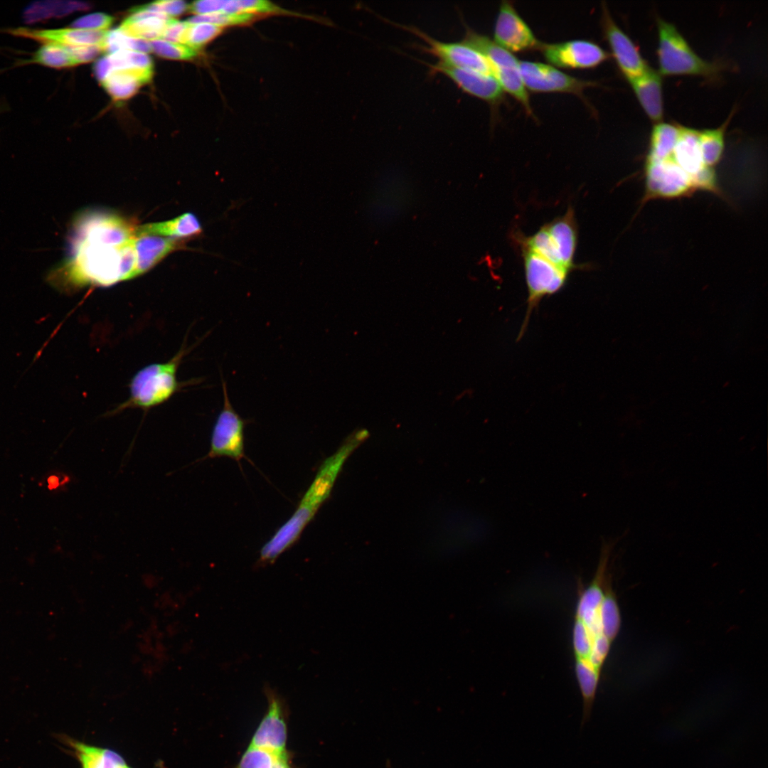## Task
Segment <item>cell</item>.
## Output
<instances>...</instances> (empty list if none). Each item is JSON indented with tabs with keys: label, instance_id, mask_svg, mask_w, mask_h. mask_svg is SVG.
I'll list each match as a JSON object with an SVG mask.
<instances>
[{
	"label": "cell",
	"instance_id": "cell-21",
	"mask_svg": "<svg viewBox=\"0 0 768 768\" xmlns=\"http://www.w3.org/2000/svg\"><path fill=\"white\" fill-rule=\"evenodd\" d=\"M171 18L161 13L134 7L119 28L127 36L144 40L161 39Z\"/></svg>",
	"mask_w": 768,
	"mask_h": 768
},
{
	"label": "cell",
	"instance_id": "cell-25",
	"mask_svg": "<svg viewBox=\"0 0 768 768\" xmlns=\"http://www.w3.org/2000/svg\"><path fill=\"white\" fill-rule=\"evenodd\" d=\"M152 75L151 70H114L101 84L113 100L120 101L134 95L142 85L151 80Z\"/></svg>",
	"mask_w": 768,
	"mask_h": 768
},
{
	"label": "cell",
	"instance_id": "cell-3",
	"mask_svg": "<svg viewBox=\"0 0 768 768\" xmlns=\"http://www.w3.org/2000/svg\"><path fill=\"white\" fill-rule=\"evenodd\" d=\"M523 260L527 287V309L518 334L523 336L533 311L543 298L562 290L575 263L578 226L575 210L569 206L565 213L543 225L535 233L513 236Z\"/></svg>",
	"mask_w": 768,
	"mask_h": 768
},
{
	"label": "cell",
	"instance_id": "cell-17",
	"mask_svg": "<svg viewBox=\"0 0 768 768\" xmlns=\"http://www.w3.org/2000/svg\"><path fill=\"white\" fill-rule=\"evenodd\" d=\"M6 33L41 43H55L65 46H100L104 51L107 31H88L75 28L36 29L26 27L9 28Z\"/></svg>",
	"mask_w": 768,
	"mask_h": 768
},
{
	"label": "cell",
	"instance_id": "cell-36",
	"mask_svg": "<svg viewBox=\"0 0 768 768\" xmlns=\"http://www.w3.org/2000/svg\"><path fill=\"white\" fill-rule=\"evenodd\" d=\"M113 21V17L110 15L94 13L76 19L71 23V26L88 31H104L112 26Z\"/></svg>",
	"mask_w": 768,
	"mask_h": 768
},
{
	"label": "cell",
	"instance_id": "cell-22",
	"mask_svg": "<svg viewBox=\"0 0 768 768\" xmlns=\"http://www.w3.org/2000/svg\"><path fill=\"white\" fill-rule=\"evenodd\" d=\"M81 768H132L118 752L89 745L70 737L63 738Z\"/></svg>",
	"mask_w": 768,
	"mask_h": 768
},
{
	"label": "cell",
	"instance_id": "cell-10",
	"mask_svg": "<svg viewBox=\"0 0 768 768\" xmlns=\"http://www.w3.org/2000/svg\"><path fill=\"white\" fill-rule=\"evenodd\" d=\"M267 709L253 732L249 746L277 753L285 754L287 750L288 710L284 701L270 687L264 690Z\"/></svg>",
	"mask_w": 768,
	"mask_h": 768
},
{
	"label": "cell",
	"instance_id": "cell-1",
	"mask_svg": "<svg viewBox=\"0 0 768 768\" xmlns=\"http://www.w3.org/2000/svg\"><path fill=\"white\" fill-rule=\"evenodd\" d=\"M136 228L112 213H82L73 225L67 260L52 273V283L73 291L108 287L136 277Z\"/></svg>",
	"mask_w": 768,
	"mask_h": 768
},
{
	"label": "cell",
	"instance_id": "cell-34",
	"mask_svg": "<svg viewBox=\"0 0 768 768\" xmlns=\"http://www.w3.org/2000/svg\"><path fill=\"white\" fill-rule=\"evenodd\" d=\"M222 28V27L210 23H190L184 45L198 50L199 48L216 37L221 32Z\"/></svg>",
	"mask_w": 768,
	"mask_h": 768
},
{
	"label": "cell",
	"instance_id": "cell-39",
	"mask_svg": "<svg viewBox=\"0 0 768 768\" xmlns=\"http://www.w3.org/2000/svg\"><path fill=\"white\" fill-rule=\"evenodd\" d=\"M67 48L78 65L92 60L103 51L100 46H67Z\"/></svg>",
	"mask_w": 768,
	"mask_h": 768
},
{
	"label": "cell",
	"instance_id": "cell-8",
	"mask_svg": "<svg viewBox=\"0 0 768 768\" xmlns=\"http://www.w3.org/2000/svg\"><path fill=\"white\" fill-rule=\"evenodd\" d=\"M223 405L214 424L210 447L201 459L227 457L237 462L245 457L244 431L246 421L235 411L230 402L227 384L222 378Z\"/></svg>",
	"mask_w": 768,
	"mask_h": 768
},
{
	"label": "cell",
	"instance_id": "cell-11",
	"mask_svg": "<svg viewBox=\"0 0 768 768\" xmlns=\"http://www.w3.org/2000/svg\"><path fill=\"white\" fill-rule=\"evenodd\" d=\"M519 70L526 88L533 92L571 93L582 97L585 89L595 85L539 62L519 61Z\"/></svg>",
	"mask_w": 768,
	"mask_h": 768
},
{
	"label": "cell",
	"instance_id": "cell-38",
	"mask_svg": "<svg viewBox=\"0 0 768 768\" xmlns=\"http://www.w3.org/2000/svg\"><path fill=\"white\" fill-rule=\"evenodd\" d=\"M190 23L180 21L173 18L169 20L161 39L176 43L184 44Z\"/></svg>",
	"mask_w": 768,
	"mask_h": 768
},
{
	"label": "cell",
	"instance_id": "cell-13",
	"mask_svg": "<svg viewBox=\"0 0 768 768\" xmlns=\"http://www.w3.org/2000/svg\"><path fill=\"white\" fill-rule=\"evenodd\" d=\"M539 50L550 64L561 68H593L609 57L607 52L598 44L587 40L542 43Z\"/></svg>",
	"mask_w": 768,
	"mask_h": 768
},
{
	"label": "cell",
	"instance_id": "cell-32",
	"mask_svg": "<svg viewBox=\"0 0 768 768\" xmlns=\"http://www.w3.org/2000/svg\"><path fill=\"white\" fill-rule=\"evenodd\" d=\"M122 50L144 53L152 50L150 42L144 39L129 37L119 28L107 31L105 41L104 51L110 54Z\"/></svg>",
	"mask_w": 768,
	"mask_h": 768
},
{
	"label": "cell",
	"instance_id": "cell-40",
	"mask_svg": "<svg viewBox=\"0 0 768 768\" xmlns=\"http://www.w3.org/2000/svg\"><path fill=\"white\" fill-rule=\"evenodd\" d=\"M94 73L100 82L111 74L112 68L107 55L97 60L94 65Z\"/></svg>",
	"mask_w": 768,
	"mask_h": 768
},
{
	"label": "cell",
	"instance_id": "cell-2",
	"mask_svg": "<svg viewBox=\"0 0 768 768\" xmlns=\"http://www.w3.org/2000/svg\"><path fill=\"white\" fill-rule=\"evenodd\" d=\"M612 545L604 544L591 581L578 586L572 631L575 673L582 699V726L590 718L602 671L621 625L609 572Z\"/></svg>",
	"mask_w": 768,
	"mask_h": 768
},
{
	"label": "cell",
	"instance_id": "cell-6",
	"mask_svg": "<svg viewBox=\"0 0 768 768\" xmlns=\"http://www.w3.org/2000/svg\"><path fill=\"white\" fill-rule=\"evenodd\" d=\"M657 26L661 75L712 76L717 73V65L698 55L673 23L658 17Z\"/></svg>",
	"mask_w": 768,
	"mask_h": 768
},
{
	"label": "cell",
	"instance_id": "cell-37",
	"mask_svg": "<svg viewBox=\"0 0 768 768\" xmlns=\"http://www.w3.org/2000/svg\"><path fill=\"white\" fill-rule=\"evenodd\" d=\"M142 9L154 12L161 13L169 18L176 17L183 14L188 9V4L179 0L157 1L146 5L139 6Z\"/></svg>",
	"mask_w": 768,
	"mask_h": 768
},
{
	"label": "cell",
	"instance_id": "cell-14",
	"mask_svg": "<svg viewBox=\"0 0 768 768\" xmlns=\"http://www.w3.org/2000/svg\"><path fill=\"white\" fill-rule=\"evenodd\" d=\"M494 41L509 52L539 50L542 42L510 1H501L497 14Z\"/></svg>",
	"mask_w": 768,
	"mask_h": 768
},
{
	"label": "cell",
	"instance_id": "cell-12",
	"mask_svg": "<svg viewBox=\"0 0 768 768\" xmlns=\"http://www.w3.org/2000/svg\"><path fill=\"white\" fill-rule=\"evenodd\" d=\"M648 198H676L694 191L691 177L670 157L656 159L647 156L645 166Z\"/></svg>",
	"mask_w": 768,
	"mask_h": 768
},
{
	"label": "cell",
	"instance_id": "cell-24",
	"mask_svg": "<svg viewBox=\"0 0 768 768\" xmlns=\"http://www.w3.org/2000/svg\"><path fill=\"white\" fill-rule=\"evenodd\" d=\"M203 233L198 218L191 213H186L174 219L147 223L136 229V235L169 236L178 238H193Z\"/></svg>",
	"mask_w": 768,
	"mask_h": 768
},
{
	"label": "cell",
	"instance_id": "cell-15",
	"mask_svg": "<svg viewBox=\"0 0 768 768\" xmlns=\"http://www.w3.org/2000/svg\"><path fill=\"white\" fill-rule=\"evenodd\" d=\"M429 68V75L442 74L449 78L464 92L484 100L490 105L500 103L504 91L491 75L476 70L452 67L439 62L434 64L423 62Z\"/></svg>",
	"mask_w": 768,
	"mask_h": 768
},
{
	"label": "cell",
	"instance_id": "cell-18",
	"mask_svg": "<svg viewBox=\"0 0 768 768\" xmlns=\"http://www.w3.org/2000/svg\"><path fill=\"white\" fill-rule=\"evenodd\" d=\"M678 137L669 157L691 177L695 190L698 176L713 168L704 164L698 140L699 131L682 126H678Z\"/></svg>",
	"mask_w": 768,
	"mask_h": 768
},
{
	"label": "cell",
	"instance_id": "cell-7",
	"mask_svg": "<svg viewBox=\"0 0 768 768\" xmlns=\"http://www.w3.org/2000/svg\"><path fill=\"white\" fill-rule=\"evenodd\" d=\"M479 51L487 60L493 76L504 92L511 95L532 116L533 110L528 90L523 82L519 60L509 51L496 44L494 40L466 26L463 40Z\"/></svg>",
	"mask_w": 768,
	"mask_h": 768
},
{
	"label": "cell",
	"instance_id": "cell-16",
	"mask_svg": "<svg viewBox=\"0 0 768 768\" xmlns=\"http://www.w3.org/2000/svg\"><path fill=\"white\" fill-rule=\"evenodd\" d=\"M602 25L613 57L625 78L636 77L645 72L649 65L638 47L615 23L605 4L602 5Z\"/></svg>",
	"mask_w": 768,
	"mask_h": 768
},
{
	"label": "cell",
	"instance_id": "cell-28",
	"mask_svg": "<svg viewBox=\"0 0 768 768\" xmlns=\"http://www.w3.org/2000/svg\"><path fill=\"white\" fill-rule=\"evenodd\" d=\"M20 64H37L54 69L78 65L67 46L55 43H41L29 59L22 60Z\"/></svg>",
	"mask_w": 768,
	"mask_h": 768
},
{
	"label": "cell",
	"instance_id": "cell-9",
	"mask_svg": "<svg viewBox=\"0 0 768 768\" xmlns=\"http://www.w3.org/2000/svg\"><path fill=\"white\" fill-rule=\"evenodd\" d=\"M385 21L405 29L422 39L425 44L416 45V48L422 52L437 57L438 58L437 62L452 67L473 70L493 75L490 65L485 57L464 41L461 42H444L435 39L415 26L393 23L387 19H385Z\"/></svg>",
	"mask_w": 768,
	"mask_h": 768
},
{
	"label": "cell",
	"instance_id": "cell-27",
	"mask_svg": "<svg viewBox=\"0 0 768 768\" xmlns=\"http://www.w3.org/2000/svg\"><path fill=\"white\" fill-rule=\"evenodd\" d=\"M90 8V4L80 1L33 2L24 10L23 18L26 22L31 23L50 18L63 17L76 11L87 10Z\"/></svg>",
	"mask_w": 768,
	"mask_h": 768
},
{
	"label": "cell",
	"instance_id": "cell-5",
	"mask_svg": "<svg viewBox=\"0 0 768 768\" xmlns=\"http://www.w3.org/2000/svg\"><path fill=\"white\" fill-rule=\"evenodd\" d=\"M369 436L361 429L352 434L340 448L320 466L314 479L301 499L292 518L306 526L321 504L329 498L335 481L347 458Z\"/></svg>",
	"mask_w": 768,
	"mask_h": 768
},
{
	"label": "cell",
	"instance_id": "cell-30",
	"mask_svg": "<svg viewBox=\"0 0 768 768\" xmlns=\"http://www.w3.org/2000/svg\"><path fill=\"white\" fill-rule=\"evenodd\" d=\"M725 125L699 131L698 140L704 164L710 168L720 160L724 149Z\"/></svg>",
	"mask_w": 768,
	"mask_h": 768
},
{
	"label": "cell",
	"instance_id": "cell-35",
	"mask_svg": "<svg viewBox=\"0 0 768 768\" xmlns=\"http://www.w3.org/2000/svg\"><path fill=\"white\" fill-rule=\"evenodd\" d=\"M255 17L251 14H230L223 13H214L208 14L196 15L191 17L188 22L191 23H210L220 27L236 25L249 22Z\"/></svg>",
	"mask_w": 768,
	"mask_h": 768
},
{
	"label": "cell",
	"instance_id": "cell-33",
	"mask_svg": "<svg viewBox=\"0 0 768 768\" xmlns=\"http://www.w3.org/2000/svg\"><path fill=\"white\" fill-rule=\"evenodd\" d=\"M152 50L159 56L172 60H188L198 54V50L186 45L156 39L150 42Z\"/></svg>",
	"mask_w": 768,
	"mask_h": 768
},
{
	"label": "cell",
	"instance_id": "cell-29",
	"mask_svg": "<svg viewBox=\"0 0 768 768\" xmlns=\"http://www.w3.org/2000/svg\"><path fill=\"white\" fill-rule=\"evenodd\" d=\"M678 126L658 122L654 126L650 139L649 157L663 159L669 157L677 142Z\"/></svg>",
	"mask_w": 768,
	"mask_h": 768
},
{
	"label": "cell",
	"instance_id": "cell-23",
	"mask_svg": "<svg viewBox=\"0 0 768 768\" xmlns=\"http://www.w3.org/2000/svg\"><path fill=\"white\" fill-rule=\"evenodd\" d=\"M188 10L196 15L223 13L230 14L284 11L264 0H202L192 2Z\"/></svg>",
	"mask_w": 768,
	"mask_h": 768
},
{
	"label": "cell",
	"instance_id": "cell-19",
	"mask_svg": "<svg viewBox=\"0 0 768 768\" xmlns=\"http://www.w3.org/2000/svg\"><path fill=\"white\" fill-rule=\"evenodd\" d=\"M627 80L648 117L660 122L663 114L661 74L649 66L642 74Z\"/></svg>",
	"mask_w": 768,
	"mask_h": 768
},
{
	"label": "cell",
	"instance_id": "cell-31",
	"mask_svg": "<svg viewBox=\"0 0 768 768\" xmlns=\"http://www.w3.org/2000/svg\"><path fill=\"white\" fill-rule=\"evenodd\" d=\"M107 56L112 68V73L119 70L153 71L152 60L146 53L122 50L108 54Z\"/></svg>",
	"mask_w": 768,
	"mask_h": 768
},
{
	"label": "cell",
	"instance_id": "cell-20",
	"mask_svg": "<svg viewBox=\"0 0 768 768\" xmlns=\"http://www.w3.org/2000/svg\"><path fill=\"white\" fill-rule=\"evenodd\" d=\"M181 242L174 238L151 235H136L134 248L136 256V275L146 272Z\"/></svg>",
	"mask_w": 768,
	"mask_h": 768
},
{
	"label": "cell",
	"instance_id": "cell-26",
	"mask_svg": "<svg viewBox=\"0 0 768 768\" xmlns=\"http://www.w3.org/2000/svg\"><path fill=\"white\" fill-rule=\"evenodd\" d=\"M293 754H280L247 746L233 768H296Z\"/></svg>",
	"mask_w": 768,
	"mask_h": 768
},
{
	"label": "cell",
	"instance_id": "cell-4",
	"mask_svg": "<svg viewBox=\"0 0 768 768\" xmlns=\"http://www.w3.org/2000/svg\"><path fill=\"white\" fill-rule=\"evenodd\" d=\"M186 352L182 348L169 361L139 370L131 380L128 400L112 413L129 407L147 410L168 400L179 388L177 370Z\"/></svg>",
	"mask_w": 768,
	"mask_h": 768
}]
</instances>
